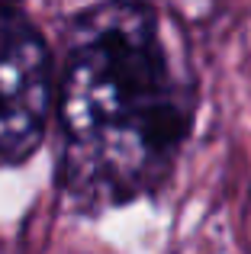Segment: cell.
I'll list each match as a JSON object with an SVG mask.
<instances>
[{
	"mask_svg": "<svg viewBox=\"0 0 251 254\" xmlns=\"http://www.w3.org/2000/svg\"><path fill=\"white\" fill-rule=\"evenodd\" d=\"M193 116L196 84L155 6L97 3L68 23L55 97L68 203L110 209L155 193Z\"/></svg>",
	"mask_w": 251,
	"mask_h": 254,
	"instance_id": "obj_1",
	"label": "cell"
},
{
	"mask_svg": "<svg viewBox=\"0 0 251 254\" xmlns=\"http://www.w3.org/2000/svg\"><path fill=\"white\" fill-rule=\"evenodd\" d=\"M55 97V58L45 36L23 10L0 6V168L39 151Z\"/></svg>",
	"mask_w": 251,
	"mask_h": 254,
	"instance_id": "obj_2",
	"label": "cell"
}]
</instances>
